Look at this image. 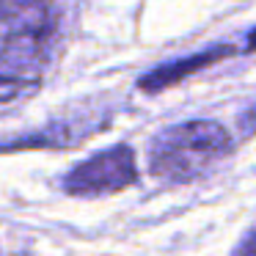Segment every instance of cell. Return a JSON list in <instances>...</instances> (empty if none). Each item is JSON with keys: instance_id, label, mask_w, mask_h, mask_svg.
<instances>
[{"instance_id": "obj_6", "label": "cell", "mask_w": 256, "mask_h": 256, "mask_svg": "<svg viewBox=\"0 0 256 256\" xmlns=\"http://www.w3.org/2000/svg\"><path fill=\"white\" fill-rule=\"evenodd\" d=\"M248 50H256V30L248 36Z\"/></svg>"}, {"instance_id": "obj_2", "label": "cell", "mask_w": 256, "mask_h": 256, "mask_svg": "<svg viewBox=\"0 0 256 256\" xmlns=\"http://www.w3.org/2000/svg\"><path fill=\"white\" fill-rule=\"evenodd\" d=\"M56 30L0 22V102L30 94L42 83Z\"/></svg>"}, {"instance_id": "obj_4", "label": "cell", "mask_w": 256, "mask_h": 256, "mask_svg": "<svg viewBox=\"0 0 256 256\" xmlns=\"http://www.w3.org/2000/svg\"><path fill=\"white\" fill-rule=\"evenodd\" d=\"M228 52H232L228 47H218V50H212V52H201V56L188 58V61H176V64H171V66H162V69H157V72H152L149 78L140 80V88H146V91L166 88V86L182 80L184 74H190V72H196V69H201V66H210V64L220 61V58L228 56Z\"/></svg>"}, {"instance_id": "obj_3", "label": "cell", "mask_w": 256, "mask_h": 256, "mask_svg": "<svg viewBox=\"0 0 256 256\" xmlns=\"http://www.w3.org/2000/svg\"><path fill=\"white\" fill-rule=\"evenodd\" d=\"M138 182V166H135V152L130 146L118 144L100 154L83 160L64 176L61 188L66 196L88 198V196L118 193Z\"/></svg>"}, {"instance_id": "obj_1", "label": "cell", "mask_w": 256, "mask_h": 256, "mask_svg": "<svg viewBox=\"0 0 256 256\" xmlns=\"http://www.w3.org/2000/svg\"><path fill=\"white\" fill-rule=\"evenodd\" d=\"M232 138L226 127L206 118H193L162 130L149 149V171L168 184H184L204 176L228 154Z\"/></svg>"}, {"instance_id": "obj_5", "label": "cell", "mask_w": 256, "mask_h": 256, "mask_svg": "<svg viewBox=\"0 0 256 256\" xmlns=\"http://www.w3.org/2000/svg\"><path fill=\"white\" fill-rule=\"evenodd\" d=\"M232 256H256V232H248L242 240H240V245L232 250Z\"/></svg>"}]
</instances>
